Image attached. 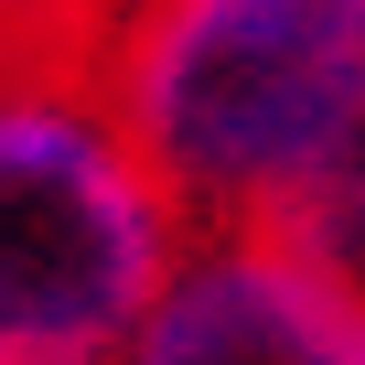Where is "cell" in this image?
Wrapping results in <instances>:
<instances>
[{
  "mask_svg": "<svg viewBox=\"0 0 365 365\" xmlns=\"http://www.w3.org/2000/svg\"><path fill=\"white\" fill-rule=\"evenodd\" d=\"M86 54L194 237L365 258V0H33Z\"/></svg>",
  "mask_w": 365,
  "mask_h": 365,
  "instance_id": "cell-1",
  "label": "cell"
},
{
  "mask_svg": "<svg viewBox=\"0 0 365 365\" xmlns=\"http://www.w3.org/2000/svg\"><path fill=\"white\" fill-rule=\"evenodd\" d=\"M194 215L33 11L0 22V365H108L161 301Z\"/></svg>",
  "mask_w": 365,
  "mask_h": 365,
  "instance_id": "cell-2",
  "label": "cell"
},
{
  "mask_svg": "<svg viewBox=\"0 0 365 365\" xmlns=\"http://www.w3.org/2000/svg\"><path fill=\"white\" fill-rule=\"evenodd\" d=\"M108 365H365V258L312 237H194Z\"/></svg>",
  "mask_w": 365,
  "mask_h": 365,
  "instance_id": "cell-3",
  "label": "cell"
}]
</instances>
